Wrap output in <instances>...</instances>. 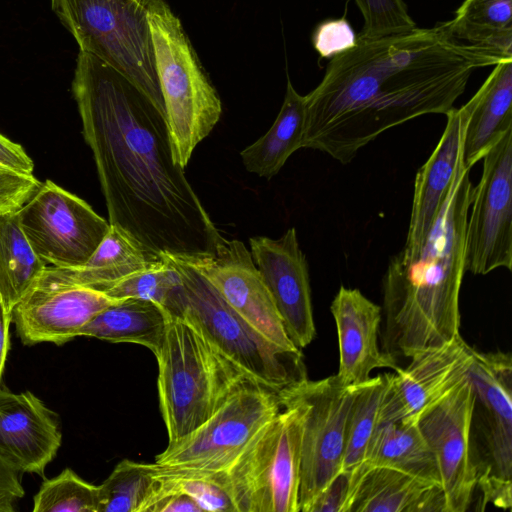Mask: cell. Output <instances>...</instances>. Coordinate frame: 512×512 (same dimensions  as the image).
I'll return each mask as SVG.
<instances>
[{
    "label": "cell",
    "instance_id": "ab89813d",
    "mask_svg": "<svg viewBox=\"0 0 512 512\" xmlns=\"http://www.w3.org/2000/svg\"><path fill=\"white\" fill-rule=\"evenodd\" d=\"M21 474L0 455V512H14L15 504L24 497Z\"/></svg>",
    "mask_w": 512,
    "mask_h": 512
},
{
    "label": "cell",
    "instance_id": "9c48e42d",
    "mask_svg": "<svg viewBox=\"0 0 512 512\" xmlns=\"http://www.w3.org/2000/svg\"><path fill=\"white\" fill-rule=\"evenodd\" d=\"M301 421L283 404L226 470L237 512H299Z\"/></svg>",
    "mask_w": 512,
    "mask_h": 512
},
{
    "label": "cell",
    "instance_id": "7a4b0ae2",
    "mask_svg": "<svg viewBox=\"0 0 512 512\" xmlns=\"http://www.w3.org/2000/svg\"><path fill=\"white\" fill-rule=\"evenodd\" d=\"M512 60L433 28L366 38L333 57L305 95L303 148L348 164L380 134L426 114L447 115L479 68Z\"/></svg>",
    "mask_w": 512,
    "mask_h": 512
},
{
    "label": "cell",
    "instance_id": "d4e9b609",
    "mask_svg": "<svg viewBox=\"0 0 512 512\" xmlns=\"http://www.w3.org/2000/svg\"><path fill=\"white\" fill-rule=\"evenodd\" d=\"M170 320V314L160 305L149 300L126 298L96 315L79 336L139 344L155 355Z\"/></svg>",
    "mask_w": 512,
    "mask_h": 512
},
{
    "label": "cell",
    "instance_id": "1f68e13d",
    "mask_svg": "<svg viewBox=\"0 0 512 512\" xmlns=\"http://www.w3.org/2000/svg\"><path fill=\"white\" fill-rule=\"evenodd\" d=\"M181 287L182 280L177 268L171 261L162 258L155 265L113 283L102 292L117 300H149L168 312Z\"/></svg>",
    "mask_w": 512,
    "mask_h": 512
},
{
    "label": "cell",
    "instance_id": "e0dca14e",
    "mask_svg": "<svg viewBox=\"0 0 512 512\" xmlns=\"http://www.w3.org/2000/svg\"><path fill=\"white\" fill-rule=\"evenodd\" d=\"M475 350L460 335L412 356L388 377L378 425L417 422L419 417L468 376Z\"/></svg>",
    "mask_w": 512,
    "mask_h": 512
},
{
    "label": "cell",
    "instance_id": "f546056e",
    "mask_svg": "<svg viewBox=\"0 0 512 512\" xmlns=\"http://www.w3.org/2000/svg\"><path fill=\"white\" fill-rule=\"evenodd\" d=\"M388 377L389 373L371 377L355 387L346 424L342 469H353L364 463L368 444L378 426Z\"/></svg>",
    "mask_w": 512,
    "mask_h": 512
},
{
    "label": "cell",
    "instance_id": "ac0fdd59",
    "mask_svg": "<svg viewBox=\"0 0 512 512\" xmlns=\"http://www.w3.org/2000/svg\"><path fill=\"white\" fill-rule=\"evenodd\" d=\"M252 259L260 271L293 344L308 346L316 336L308 263L295 228L280 238H249Z\"/></svg>",
    "mask_w": 512,
    "mask_h": 512
},
{
    "label": "cell",
    "instance_id": "836d02e7",
    "mask_svg": "<svg viewBox=\"0 0 512 512\" xmlns=\"http://www.w3.org/2000/svg\"><path fill=\"white\" fill-rule=\"evenodd\" d=\"M364 18L360 36L382 37L415 29L402 0H354Z\"/></svg>",
    "mask_w": 512,
    "mask_h": 512
},
{
    "label": "cell",
    "instance_id": "ba28073f",
    "mask_svg": "<svg viewBox=\"0 0 512 512\" xmlns=\"http://www.w3.org/2000/svg\"><path fill=\"white\" fill-rule=\"evenodd\" d=\"M473 387L470 446L479 509L512 505V358L510 353L478 352L468 371Z\"/></svg>",
    "mask_w": 512,
    "mask_h": 512
},
{
    "label": "cell",
    "instance_id": "60d3db41",
    "mask_svg": "<svg viewBox=\"0 0 512 512\" xmlns=\"http://www.w3.org/2000/svg\"><path fill=\"white\" fill-rule=\"evenodd\" d=\"M0 166L20 173L33 174L34 164L24 148L0 133Z\"/></svg>",
    "mask_w": 512,
    "mask_h": 512
},
{
    "label": "cell",
    "instance_id": "ffe728a7",
    "mask_svg": "<svg viewBox=\"0 0 512 512\" xmlns=\"http://www.w3.org/2000/svg\"><path fill=\"white\" fill-rule=\"evenodd\" d=\"M339 343V370L345 386H357L371 378L376 368L400 367L380 350L378 332L382 309L355 288L340 286L331 306Z\"/></svg>",
    "mask_w": 512,
    "mask_h": 512
},
{
    "label": "cell",
    "instance_id": "4dcf8cb0",
    "mask_svg": "<svg viewBox=\"0 0 512 512\" xmlns=\"http://www.w3.org/2000/svg\"><path fill=\"white\" fill-rule=\"evenodd\" d=\"M157 488L151 464L124 459L99 485L98 512H145Z\"/></svg>",
    "mask_w": 512,
    "mask_h": 512
},
{
    "label": "cell",
    "instance_id": "5b68a950",
    "mask_svg": "<svg viewBox=\"0 0 512 512\" xmlns=\"http://www.w3.org/2000/svg\"><path fill=\"white\" fill-rule=\"evenodd\" d=\"M161 258L175 265L182 280L168 310L171 317L189 323L253 381L279 396L308 378L301 349H285L266 339L200 272L172 256Z\"/></svg>",
    "mask_w": 512,
    "mask_h": 512
},
{
    "label": "cell",
    "instance_id": "8fae6325",
    "mask_svg": "<svg viewBox=\"0 0 512 512\" xmlns=\"http://www.w3.org/2000/svg\"><path fill=\"white\" fill-rule=\"evenodd\" d=\"M281 408L276 393L258 384L245 386L192 433L168 444L156 456L155 463L174 468L226 471L255 433Z\"/></svg>",
    "mask_w": 512,
    "mask_h": 512
},
{
    "label": "cell",
    "instance_id": "d6a6232c",
    "mask_svg": "<svg viewBox=\"0 0 512 512\" xmlns=\"http://www.w3.org/2000/svg\"><path fill=\"white\" fill-rule=\"evenodd\" d=\"M99 486L93 485L72 469L45 479L33 498L34 512H98Z\"/></svg>",
    "mask_w": 512,
    "mask_h": 512
},
{
    "label": "cell",
    "instance_id": "44dd1931",
    "mask_svg": "<svg viewBox=\"0 0 512 512\" xmlns=\"http://www.w3.org/2000/svg\"><path fill=\"white\" fill-rule=\"evenodd\" d=\"M445 129L415 176L412 208L404 248L418 250L431 230L462 156L468 112L465 105L447 115Z\"/></svg>",
    "mask_w": 512,
    "mask_h": 512
},
{
    "label": "cell",
    "instance_id": "484cf974",
    "mask_svg": "<svg viewBox=\"0 0 512 512\" xmlns=\"http://www.w3.org/2000/svg\"><path fill=\"white\" fill-rule=\"evenodd\" d=\"M305 96L288 79L281 109L271 128L240 153L247 171L270 180L288 158L303 148Z\"/></svg>",
    "mask_w": 512,
    "mask_h": 512
},
{
    "label": "cell",
    "instance_id": "83f0119b",
    "mask_svg": "<svg viewBox=\"0 0 512 512\" xmlns=\"http://www.w3.org/2000/svg\"><path fill=\"white\" fill-rule=\"evenodd\" d=\"M46 266L23 233L17 212L0 215V298L8 311H12Z\"/></svg>",
    "mask_w": 512,
    "mask_h": 512
},
{
    "label": "cell",
    "instance_id": "4316f807",
    "mask_svg": "<svg viewBox=\"0 0 512 512\" xmlns=\"http://www.w3.org/2000/svg\"><path fill=\"white\" fill-rule=\"evenodd\" d=\"M364 462L369 466L393 468L440 485L434 454L417 422L378 425L368 444Z\"/></svg>",
    "mask_w": 512,
    "mask_h": 512
},
{
    "label": "cell",
    "instance_id": "cb8c5ba5",
    "mask_svg": "<svg viewBox=\"0 0 512 512\" xmlns=\"http://www.w3.org/2000/svg\"><path fill=\"white\" fill-rule=\"evenodd\" d=\"M161 260H152L129 232L110 225L100 245L83 265L75 268L47 265L46 270L63 281L102 292L113 283Z\"/></svg>",
    "mask_w": 512,
    "mask_h": 512
},
{
    "label": "cell",
    "instance_id": "7bdbcfd3",
    "mask_svg": "<svg viewBox=\"0 0 512 512\" xmlns=\"http://www.w3.org/2000/svg\"><path fill=\"white\" fill-rule=\"evenodd\" d=\"M12 323L11 312L7 310L0 298V386L1 379L10 348V324Z\"/></svg>",
    "mask_w": 512,
    "mask_h": 512
},
{
    "label": "cell",
    "instance_id": "74e56055",
    "mask_svg": "<svg viewBox=\"0 0 512 512\" xmlns=\"http://www.w3.org/2000/svg\"><path fill=\"white\" fill-rule=\"evenodd\" d=\"M455 18L494 28H512V0H464Z\"/></svg>",
    "mask_w": 512,
    "mask_h": 512
},
{
    "label": "cell",
    "instance_id": "b9f144b4",
    "mask_svg": "<svg viewBox=\"0 0 512 512\" xmlns=\"http://www.w3.org/2000/svg\"><path fill=\"white\" fill-rule=\"evenodd\" d=\"M146 512H204L201 506L188 494L173 491L159 495Z\"/></svg>",
    "mask_w": 512,
    "mask_h": 512
},
{
    "label": "cell",
    "instance_id": "d6986e66",
    "mask_svg": "<svg viewBox=\"0 0 512 512\" xmlns=\"http://www.w3.org/2000/svg\"><path fill=\"white\" fill-rule=\"evenodd\" d=\"M62 443L57 415L30 391L0 386V455L21 473L44 476Z\"/></svg>",
    "mask_w": 512,
    "mask_h": 512
},
{
    "label": "cell",
    "instance_id": "3957f363",
    "mask_svg": "<svg viewBox=\"0 0 512 512\" xmlns=\"http://www.w3.org/2000/svg\"><path fill=\"white\" fill-rule=\"evenodd\" d=\"M461 156L436 220L418 250L404 247L383 277L382 351L395 360L439 347L459 334L466 226L473 185Z\"/></svg>",
    "mask_w": 512,
    "mask_h": 512
},
{
    "label": "cell",
    "instance_id": "f1b7e54d",
    "mask_svg": "<svg viewBox=\"0 0 512 512\" xmlns=\"http://www.w3.org/2000/svg\"><path fill=\"white\" fill-rule=\"evenodd\" d=\"M151 466L158 488L148 507L159 495L179 491L190 495L203 511L237 512L226 471L166 467L155 462Z\"/></svg>",
    "mask_w": 512,
    "mask_h": 512
},
{
    "label": "cell",
    "instance_id": "8992f818",
    "mask_svg": "<svg viewBox=\"0 0 512 512\" xmlns=\"http://www.w3.org/2000/svg\"><path fill=\"white\" fill-rule=\"evenodd\" d=\"M153 41L174 161L185 168L220 120L221 100L181 21L164 0H143Z\"/></svg>",
    "mask_w": 512,
    "mask_h": 512
},
{
    "label": "cell",
    "instance_id": "7402d4cb",
    "mask_svg": "<svg viewBox=\"0 0 512 512\" xmlns=\"http://www.w3.org/2000/svg\"><path fill=\"white\" fill-rule=\"evenodd\" d=\"M464 105L468 117L462 156L465 165L471 169L512 129V60L496 64Z\"/></svg>",
    "mask_w": 512,
    "mask_h": 512
},
{
    "label": "cell",
    "instance_id": "f35d334b",
    "mask_svg": "<svg viewBox=\"0 0 512 512\" xmlns=\"http://www.w3.org/2000/svg\"><path fill=\"white\" fill-rule=\"evenodd\" d=\"M40 185L41 182L33 174L0 166V215L20 210Z\"/></svg>",
    "mask_w": 512,
    "mask_h": 512
},
{
    "label": "cell",
    "instance_id": "2e32d148",
    "mask_svg": "<svg viewBox=\"0 0 512 512\" xmlns=\"http://www.w3.org/2000/svg\"><path fill=\"white\" fill-rule=\"evenodd\" d=\"M172 257L200 272L225 302L266 339L285 349H299L288 337L273 297L241 241L224 239L214 255Z\"/></svg>",
    "mask_w": 512,
    "mask_h": 512
},
{
    "label": "cell",
    "instance_id": "d590c367",
    "mask_svg": "<svg viewBox=\"0 0 512 512\" xmlns=\"http://www.w3.org/2000/svg\"><path fill=\"white\" fill-rule=\"evenodd\" d=\"M439 25L454 40L492 49L512 57V28L477 25L455 17Z\"/></svg>",
    "mask_w": 512,
    "mask_h": 512
},
{
    "label": "cell",
    "instance_id": "4fadbf2b",
    "mask_svg": "<svg viewBox=\"0 0 512 512\" xmlns=\"http://www.w3.org/2000/svg\"><path fill=\"white\" fill-rule=\"evenodd\" d=\"M482 160L466 226L465 268L474 275L512 269V129Z\"/></svg>",
    "mask_w": 512,
    "mask_h": 512
},
{
    "label": "cell",
    "instance_id": "e575fe53",
    "mask_svg": "<svg viewBox=\"0 0 512 512\" xmlns=\"http://www.w3.org/2000/svg\"><path fill=\"white\" fill-rule=\"evenodd\" d=\"M365 462L339 471L319 492L306 512H349L355 490L368 468Z\"/></svg>",
    "mask_w": 512,
    "mask_h": 512
},
{
    "label": "cell",
    "instance_id": "603a6c76",
    "mask_svg": "<svg viewBox=\"0 0 512 512\" xmlns=\"http://www.w3.org/2000/svg\"><path fill=\"white\" fill-rule=\"evenodd\" d=\"M349 512H445L440 485L402 471L368 466Z\"/></svg>",
    "mask_w": 512,
    "mask_h": 512
},
{
    "label": "cell",
    "instance_id": "5bb4252c",
    "mask_svg": "<svg viewBox=\"0 0 512 512\" xmlns=\"http://www.w3.org/2000/svg\"><path fill=\"white\" fill-rule=\"evenodd\" d=\"M473 398V387L467 376L417 421L436 460L445 512L467 511L476 490L470 446Z\"/></svg>",
    "mask_w": 512,
    "mask_h": 512
},
{
    "label": "cell",
    "instance_id": "52a82bcc",
    "mask_svg": "<svg viewBox=\"0 0 512 512\" xmlns=\"http://www.w3.org/2000/svg\"><path fill=\"white\" fill-rule=\"evenodd\" d=\"M51 8L79 51L114 68L166 116L143 0H51Z\"/></svg>",
    "mask_w": 512,
    "mask_h": 512
},
{
    "label": "cell",
    "instance_id": "30bf717a",
    "mask_svg": "<svg viewBox=\"0 0 512 512\" xmlns=\"http://www.w3.org/2000/svg\"><path fill=\"white\" fill-rule=\"evenodd\" d=\"M356 386H345L332 375L308 378L279 396L281 405L301 412L299 512L342 470L346 424Z\"/></svg>",
    "mask_w": 512,
    "mask_h": 512
},
{
    "label": "cell",
    "instance_id": "7c38bea8",
    "mask_svg": "<svg viewBox=\"0 0 512 512\" xmlns=\"http://www.w3.org/2000/svg\"><path fill=\"white\" fill-rule=\"evenodd\" d=\"M17 215L37 256L57 268L83 265L110 228L87 202L51 180L41 183Z\"/></svg>",
    "mask_w": 512,
    "mask_h": 512
},
{
    "label": "cell",
    "instance_id": "6da1fadb",
    "mask_svg": "<svg viewBox=\"0 0 512 512\" xmlns=\"http://www.w3.org/2000/svg\"><path fill=\"white\" fill-rule=\"evenodd\" d=\"M72 93L110 225L152 260L214 255L225 238L174 161L167 118L132 82L79 51Z\"/></svg>",
    "mask_w": 512,
    "mask_h": 512
},
{
    "label": "cell",
    "instance_id": "9a60e30c",
    "mask_svg": "<svg viewBox=\"0 0 512 512\" xmlns=\"http://www.w3.org/2000/svg\"><path fill=\"white\" fill-rule=\"evenodd\" d=\"M118 301L101 291L58 279L45 268L13 307L12 323L24 345H62L78 337L96 315Z\"/></svg>",
    "mask_w": 512,
    "mask_h": 512
},
{
    "label": "cell",
    "instance_id": "8d00e7d4",
    "mask_svg": "<svg viewBox=\"0 0 512 512\" xmlns=\"http://www.w3.org/2000/svg\"><path fill=\"white\" fill-rule=\"evenodd\" d=\"M356 43L357 35L344 17L321 22L312 35L313 47L324 59H332L347 52Z\"/></svg>",
    "mask_w": 512,
    "mask_h": 512
},
{
    "label": "cell",
    "instance_id": "277c9868",
    "mask_svg": "<svg viewBox=\"0 0 512 512\" xmlns=\"http://www.w3.org/2000/svg\"><path fill=\"white\" fill-rule=\"evenodd\" d=\"M155 357L168 444L192 433L234 393L257 384L179 317H171Z\"/></svg>",
    "mask_w": 512,
    "mask_h": 512
}]
</instances>
